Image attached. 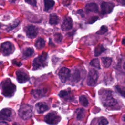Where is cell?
<instances>
[{
	"instance_id": "obj_5",
	"label": "cell",
	"mask_w": 125,
	"mask_h": 125,
	"mask_svg": "<svg viewBox=\"0 0 125 125\" xmlns=\"http://www.w3.org/2000/svg\"><path fill=\"white\" fill-rule=\"evenodd\" d=\"M61 121V117L54 112L47 114L44 117V121L51 125H57Z\"/></svg>"
},
{
	"instance_id": "obj_26",
	"label": "cell",
	"mask_w": 125,
	"mask_h": 125,
	"mask_svg": "<svg viewBox=\"0 0 125 125\" xmlns=\"http://www.w3.org/2000/svg\"><path fill=\"white\" fill-rule=\"evenodd\" d=\"M104 50H105V48L103 46V45H99L95 49V51H94L95 56H99Z\"/></svg>"
},
{
	"instance_id": "obj_3",
	"label": "cell",
	"mask_w": 125,
	"mask_h": 125,
	"mask_svg": "<svg viewBox=\"0 0 125 125\" xmlns=\"http://www.w3.org/2000/svg\"><path fill=\"white\" fill-rule=\"evenodd\" d=\"M47 55L45 52H42V53L36 58L33 60V68L34 70H36L39 68L44 67L47 64Z\"/></svg>"
},
{
	"instance_id": "obj_31",
	"label": "cell",
	"mask_w": 125,
	"mask_h": 125,
	"mask_svg": "<svg viewBox=\"0 0 125 125\" xmlns=\"http://www.w3.org/2000/svg\"><path fill=\"white\" fill-rule=\"evenodd\" d=\"M107 31V28L106 26H102L101 28L99 30H98L96 34H98V35H102L104 34L105 33H106Z\"/></svg>"
},
{
	"instance_id": "obj_13",
	"label": "cell",
	"mask_w": 125,
	"mask_h": 125,
	"mask_svg": "<svg viewBox=\"0 0 125 125\" xmlns=\"http://www.w3.org/2000/svg\"><path fill=\"white\" fill-rule=\"evenodd\" d=\"M12 110L9 108H4L0 112V118L3 120L11 121Z\"/></svg>"
},
{
	"instance_id": "obj_18",
	"label": "cell",
	"mask_w": 125,
	"mask_h": 125,
	"mask_svg": "<svg viewBox=\"0 0 125 125\" xmlns=\"http://www.w3.org/2000/svg\"><path fill=\"white\" fill-rule=\"evenodd\" d=\"M33 95L36 98H39L44 96L46 92L44 89H36L32 92Z\"/></svg>"
},
{
	"instance_id": "obj_30",
	"label": "cell",
	"mask_w": 125,
	"mask_h": 125,
	"mask_svg": "<svg viewBox=\"0 0 125 125\" xmlns=\"http://www.w3.org/2000/svg\"><path fill=\"white\" fill-rule=\"evenodd\" d=\"M54 37L55 41L57 43H59L61 42L62 39V36L61 33L55 34L54 36Z\"/></svg>"
},
{
	"instance_id": "obj_25",
	"label": "cell",
	"mask_w": 125,
	"mask_h": 125,
	"mask_svg": "<svg viewBox=\"0 0 125 125\" xmlns=\"http://www.w3.org/2000/svg\"><path fill=\"white\" fill-rule=\"evenodd\" d=\"M108 121L104 117H101L98 119L95 125H107L108 124Z\"/></svg>"
},
{
	"instance_id": "obj_37",
	"label": "cell",
	"mask_w": 125,
	"mask_h": 125,
	"mask_svg": "<svg viewBox=\"0 0 125 125\" xmlns=\"http://www.w3.org/2000/svg\"><path fill=\"white\" fill-rule=\"evenodd\" d=\"M122 119H123V120L125 122V115H124V116H123Z\"/></svg>"
},
{
	"instance_id": "obj_34",
	"label": "cell",
	"mask_w": 125,
	"mask_h": 125,
	"mask_svg": "<svg viewBox=\"0 0 125 125\" xmlns=\"http://www.w3.org/2000/svg\"><path fill=\"white\" fill-rule=\"evenodd\" d=\"M117 2L122 5H125V0H116Z\"/></svg>"
},
{
	"instance_id": "obj_29",
	"label": "cell",
	"mask_w": 125,
	"mask_h": 125,
	"mask_svg": "<svg viewBox=\"0 0 125 125\" xmlns=\"http://www.w3.org/2000/svg\"><path fill=\"white\" fill-rule=\"evenodd\" d=\"M90 65L92 66L93 67L97 68L100 69V62L99 61L98 59H94L92 60L91 62H90Z\"/></svg>"
},
{
	"instance_id": "obj_40",
	"label": "cell",
	"mask_w": 125,
	"mask_h": 125,
	"mask_svg": "<svg viewBox=\"0 0 125 125\" xmlns=\"http://www.w3.org/2000/svg\"><path fill=\"white\" fill-rule=\"evenodd\" d=\"M2 26V25H1V24L0 23V27Z\"/></svg>"
},
{
	"instance_id": "obj_1",
	"label": "cell",
	"mask_w": 125,
	"mask_h": 125,
	"mask_svg": "<svg viewBox=\"0 0 125 125\" xmlns=\"http://www.w3.org/2000/svg\"><path fill=\"white\" fill-rule=\"evenodd\" d=\"M99 94L103 105L105 106H112L116 104V100L113 96L112 92L109 90L101 89Z\"/></svg>"
},
{
	"instance_id": "obj_39",
	"label": "cell",
	"mask_w": 125,
	"mask_h": 125,
	"mask_svg": "<svg viewBox=\"0 0 125 125\" xmlns=\"http://www.w3.org/2000/svg\"><path fill=\"white\" fill-rule=\"evenodd\" d=\"M13 125H18L17 124H16V123H15L14 124H13Z\"/></svg>"
},
{
	"instance_id": "obj_33",
	"label": "cell",
	"mask_w": 125,
	"mask_h": 125,
	"mask_svg": "<svg viewBox=\"0 0 125 125\" xmlns=\"http://www.w3.org/2000/svg\"><path fill=\"white\" fill-rule=\"evenodd\" d=\"M98 17H92V18H91V19H90V20L89 19V23H93V22H95L97 19H98Z\"/></svg>"
},
{
	"instance_id": "obj_16",
	"label": "cell",
	"mask_w": 125,
	"mask_h": 125,
	"mask_svg": "<svg viewBox=\"0 0 125 125\" xmlns=\"http://www.w3.org/2000/svg\"><path fill=\"white\" fill-rule=\"evenodd\" d=\"M59 96L64 99L66 101H68L72 99V96L70 92L66 90H62L61 91L59 94Z\"/></svg>"
},
{
	"instance_id": "obj_38",
	"label": "cell",
	"mask_w": 125,
	"mask_h": 125,
	"mask_svg": "<svg viewBox=\"0 0 125 125\" xmlns=\"http://www.w3.org/2000/svg\"><path fill=\"white\" fill-rule=\"evenodd\" d=\"M123 68H124V69L125 70V62H124V65H123Z\"/></svg>"
},
{
	"instance_id": "obj_32",
	"label": "cell",
	"mask_w": 125,
	"mask_h": 125,
	"mask_svg": "<svg viewBox=\"0 0 125 125\" xmlns=\"http://www.w3.org/2000/svg\"><path fill=\"white\" fill-rule=\"evenodd\" d=\"M25 1L33 6H36V5H37L36 0H25Z\"/></svg>"
},
{
	"instance_id": "obj_23",
	"label": "cell",
	"mask_w": 125,
	"mask_h": 125,
	"mask_svg": "<svg viewBox=\"0 0 125 125\" xmlns=\"http://www.w3.org/2000/svg\"><path fill=\"white\" fill-rule=\"evenodd\" d=\"M34 53V50L32 48H26L23 52V56L24 57H29L31 56Z\"/></svg>"
},
{
	"instance_id": "obj_9",
	"label": "cell",
	"mask_w": 125,
	"mask_h": 125,
	"mask_svg": "<svg viewBox=\"0 0 125 125\" xmlns=\"http://www.w3.org/2000/svg\"><path fill=\"white\" fill-rule=\"evenodd\" d=\"M114 6V5L112 3L103 2L101 5L102 14H106L111 12L113 9Z\"/></svg>"
},
{
	"instance_id": "obj_14",
	"label": "cell",
	"mask_w": 125,
	"mask_h": 125,
	"mask_svg": "<svg viewBox=\"0 0 125 125\" xmlns=\"http://www.w3.org/2000/svg\"><path fill=\"white\" fill-rule=\"evenodd\" d=\"M36 108L39 113H42L49 109L48 105L43 102H39L36 104Z\"/></svg>"
},
{
	"instance_id": "obj_2",
	"label": "cell",
	"mask_w": 125,
	"mask_h": 125,
	"mask_svg": "<svg viewBox=\"0 0 125 125\" xmlns=\"http://www.w3.org/2000/svg\"><path fill=\"white\" fill-rule=\"evenodd\" d=\"M1 87L2 94L7 97H12L16 90L15 85L12 83L9 79L4 80L1 83Z\"/></svg>"
},
{
	"instance_id": "obj_8",
	"label": "cell",
	"mask_w": 125,
	"mask_h": 125,
	"mask_svg": "<svg viewBox=\"0 0 125 125\" xmlns=\"http://www.w3.org/2000/svg\"><path fill=\"white\" fill-rule=\"evenodd\" d=\"M25 31L27 37L31 39L35 38L38 34V27L33 25H30L26 27Z\"/></svg>"
},
{
	"instance_id": "obj_22",
	"label": "cell",
	"mask_w": 125,
	"mask_h": 125,
	"mask_svg": "<svg viewBox=\"0 0 125 125\" xmlns=\"http://www.w3.org/2000/svg\"><path fill=\"white\" fill-rule=\"evenodd\" d=\"M20 23V21L18 20H15L14 21H13L11 23H10L7 27L6 28V30L7 31H11L12 30H13L14 28H15L16 27H17L19 24Z\"/></svg>"
},
{
	"instance_id": "obj_21",
	"label": "cell",
	"mask_w": 125,
	"mask_h": 125,
	"mask_svg": "<svg viewBox=\"0 0 125 125\" xmlns=\"http://www.w3.org/2000/svg\"><path fill=\"white\" fill-rule=\"evenodd\" d=\"M102 61L103 65L105 68H108L111 65L112 62V59L109 57H103L102 58Z\"/></svg>"
},
{
	"instance_id": "obj_36",
	"label": "cell",
	"mask_w": 125,
	"mask_h": 125,
	"mask_svg": "<svg viewBox=\"0 0 125 125\" xmlns=\"http://www.w3.org/2000/svg\"><path fill=\"white\" fill-rule=\"evenodd\" d=\"M122 44L124 45H125V38H124L122 40Z\"/></svg>"
},
{
	"instance_id": "obj_4",
	"label": "cell",
	"mask_w": 125,
	"mask_h": 125,
	"mask_svg": "<svg viewBox=\"0 0 125 125\" xmlns=\"http://www.w3.org/2000/svg\"><path fill=\"white\" fill-rule=\"evenodd\" d=\"M19 115L23 120H27L32 116V108L27 104L22 105L19 110Z\"/></svg>"
},
{
	"instance_id": "obj_28",
	"label": "cell",
	"mask_w": 125,
	"mask_h": 125,
	"mask_svg": "<svg viewBox=\"0 0 125 125\" xmlns=\"http://www.w3.org/2000/svg\"><path fill=\"white\" fill-rule=\"evenodd\" d=\"M116 88L118 92L123 97H125V87L118 85L116 86Z\"/></svg>"
},
{
	"instance_id": "obj_24",
	"label": "cell",
	"mask_w": 125,
	"mask_h": 125,
	"mask_svg": "<svg viewBox=\"0 0 125 125\" xmlns=\"http://www.w3.org/2000/svg\"><path fill=\"white\" fill-rule=\"evenodd\" d=\"M76 115H77V118L78 119H82L85 113V110L83 108H78L76 111Z\"/></svg>"
},
{
	"instance_id": "obj_17",
	"label": "cell",
	"mask_w": 125,
	"mask_h": 125,
	"mask_svg": "<svg viewBox=\"0 0 125 125\" xmlns=\"http://www.w3.org/2000/svg\"><path fill=\"white\" fill-rule=\"evenodd\" d=\"M45 11H48L52 8L55 4V2L53 0H43Z\"/></svg>"
},
{
	"instance_id": "obj_6",
	"label": "cell",
	"mask_w": 125,
	"mask_h": 125,
	"mask_svg": "<svg viewBox=\"0 0 125 125\" xmlns=\"http://www.w3.org/2000/svg\"><path fill=\"white\" fill-rule=\"evenodd\" d=\"M0 50L4 56H8L14 51V46L11 42L7 41L1 44Z\"/></svg>"
},
{
	"instance_id": "obj_27",
	"label": "cell",
	"mask_w": 125,
	"mask_h": 125,
	"mask_svg": "<svg viewBox=\"0 0 125 125\" xmlns=\"http://www.w3.org/2000/svg\"><path fill=\"white\" fill-rule=\"evenodd\" d=\"M79 100H80V103L81 104V105H82L84 107H86L88 105V100H87V99L86 98V97L83 96V95H82L79 98Z\"/></svg>"
},
{
	"instance_id": "obj_35",
	"label": "cell",
	"mask_w": 125,
	"mask_h": 125,
	"mask_svg": "<svg viewBox=\"0 0 125 125\" xmlns=\"http://www.w3.org/2000/svg\"><path fill=\"white\" fill-rule=\"evenodd\" d=\"M0 125H9L8 123L5 122H0Z\"/></svg>"
},
{
	"instance_id": "obj_15",
	"label": "cell",
	"mask_w": 125,
	"mask_h": 125,
	"mask_svg": "<svg viewBox=\"0 0 125 125\" xmlns=\"http://www.w3.org/2000/svg\"><path fill=\"white\" fill-rule=\"evenodd\" d=\"M85 9L87 11L92 12H97L98 11V5L93 2L90 3H87L85 6Z\"/></svg>"
},
{
	"instance_id": "obj_12",
	"label": "cell",
	"mask_w": 125,
	"mask_h": 125,
	"mask_svg": "<svg viewBox=\"0 0 125 125\" xmlns=\"http://www.w3.org/2000/svg\"><path fill=\"white\" fill-rule=\"evenodd\" d=\"M73 26V22L71 18L69 17H66L62 24V29L63 31H68L72 29Z\"/></svg>"
},
{
	"instance_id": "obj_11",
	"label": "cell",
	"mask_w": 125,
	"mask_h": 125,
	"mask_svg": "<svg viewBox=\"0 0 125 125\" xmlns=\"http://www.w3.org/2000/svg\"><path fill=\"white\" fill-rule=\"evenodd\" d=\"M17 79L20 83H24L27 82L29 79L28 74L22 70H18L16 72Z\"/></svg>"
},
{
	"instance_id": "obj_7",
	"label": "cell",
	"mask_w": 125,
	"mask_h": 125,
	"mask_svg": "<svg viewBox=\"0 0 125 125\" xmlns=\"http://www.w3.org/2000/svg\"><path fill=\"white\" fill-rule=\"evenodd\" d=\"M98 79V74L94 69H91L89 71L87 79V84L88 85L93 86L95 85Z\"/></svg>"
},
{
	"instance_id": "obj_10",
	"label": "cell",
	"mask_w": 125,
	"mask_h": 125,
	"mask_svg": "<svg viewBox=\"0 0 125 125\" xmlns=\"http://www.w3.org/2000/svg\"><path fill=\"white\" fill-rule=\"evenodd\" d=\"M70 70L66 67H62L59 72V76L62 83H65L69 78L70 76Z\"/></svg>"
},
{
	"instance_id": "obj_20",
	"label": "cell",
	"mask_w": 125,
	"mask_h": 125,
	"mask_svg": "<svg viewBox=\"0 0 125 125\" xmlns=\"http://www.w3.org/2000/svg\"><path fill=\"white\" fill-rule=\"evenodd\" d=\"M35 46L38 49H42L45 46V41L42 38H39L36 41Z\"/></svg>"
},
{
	"instance_id": "obj_19",
	"label": "cell",
	"mask_w": 125,
	"mask_h": 125,
	"mask_svg": "<svg viewBox=\"0 0 125 125\" xmlns=\"http://www.w3.org/2000/svg\"><path fill=\"white\" fill-rule=\"evenodd\" d=\"M60 21V19L56 14H51L49 17V23L52 25L57 24Z\"/></svg>"
}]
</instances>
